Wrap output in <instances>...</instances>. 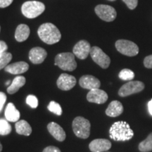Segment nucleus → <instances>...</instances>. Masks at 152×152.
<instances>
[{"mask_svg":"<svg viewBox=\"0 0 152 152\" xmlns=\"http://www.w3.org/2000/svg\"><path fill=\"white\" fill-rule=\"evenodd\" d=\"M110 137L118 142L130 140L134 136V132L130 125L125 121H118L111 125L109 130Z\"/></svg>","mask_w":152,"mask_h":152,"instance_id":"1","label":"nucleus"},{"mask_svg":"<svg viewBox=\"0 0 152 152\" xmlns=\"http://www.w3.org/2000/svg\"><path fill=\"white\" fill-rule=\"evenodd\" d=\"M37 34L41 40L47 45H54L58 42L61 38L59 30L51 23L41 25L37 30Z\"/></svg>","mask_w":152,"mask_h":152,"instance_id":"2","label":"nucleus"},{"mask_svg":"<svg viewBox=\"0 0 152 152\" xmlns=\"http://www.w3.org/2000/svg\"><path fill=\"white\" fill-rule=\"evenodd\" d=\"M73 53L65 52L57 54L55 57V65L66 71H73L77 68Z\"/></svg>","mask_w":152,"mask_h":152,"instance_id":"3","label":"nucleus"},{"mask_svg":"<svg viewBox=\"0 0 152 152\" xmlns=\"http://www.w3.org/2000/svg\"><path fill=\"white\" fill-rule=\"evenodd\" d=\"M72 128L74 134L77 137L87 139L90 137L91 124L88 120L85 118L78 116L73 120Z\"/></svg>","mask_w":152,"mask_h":152,"instance_id":"4","label":"nucleus"},{"mask_svg":"<svg viewBox=\"0 0 152 152\" xmlns=\"http://www.w3.org/2000/svg\"><path fill=\"white\" fill-rule=\"evenodd\" d=\"M45 10V6L38 1H28L22 5V14L28 18H35Z\"/></svg>","mask_w":152,"mask_h":152,"instance_id":"5","label":"nucleus"},{"mask_svg":"<svg viewBox=\"0 0 152 152\" xmlns=\"http://www.w3.org/2000/svg\"><path fill=\"white\" fill-rule=\"evenodd\" d=\"M115 48L123 55L134 56L139 53V47L135 43L127 39H119L115 42Z\"/></svg>","mask_w":152,"mask_h":152,"instance_id":"6","label":"nucleus"},{"mask_svg":"<svg viewBox=\"0 0 152 152\" xmlns=\"http://www.w3.org/2000/svg\"><path fill=\"white\" fill-rule=\"evenodd\" d=\"M90 56L92 60L101 68L106 69L111 64V59L107 54H105L102 49L98 47H93L91 48Z\"/></svg>","mask_w":152,"mask_h":152,"instance_id":"7","label":"nucleus"},{"mask_svg":"<svg viewBox=\"0 0 152 152\" xmlns=\"http://www.w3.org/2000/svg\"><path fill=\"white\" fill-rule=\"evenodd\" d=\"M144 87L145 85L141 81H130L120 88L118 95L122 97L130 96L131 94L142 92Z\"/></svg>","mask_w":152,"mask_h":152,"instance_id":"8","label":"nucleus"},{"mask_svg":"<svg viewBox=\"0 0 152 152\" xmlns=\"http://www.w3.org/2000/svg\"><path fill=\"white\" fill-rule=\"evenodd\" d=\"M95 13L102 19L106 22H111L115 19L117 13L113 7L109 5L99 4L95 7Z\"/></svg>","mask_w":152,"mask_h":152,"instance_id":"9","label":"nucleus"},{"mask_svg":"<svg viewBox=\"0 0 152 152\" xmlns=\"http://www.w3.org/2000/svg\"><path fill=\"white\" fill-rule=\"evenodd\" d=\"M56 84L60 90L68 91L75 87L76 79L73 75H68L67 73H63L58 77Z\"/></svg>","mask_w":152,"mask_h":152,"instance_id":"10","label":"nucleus"},{"mask_svg":"<svg viewBox=\"0 0 152 152\" xmlns=\"http://www.w3.org/2000/svg\"><path fill=\"white\" fill-rule=\"evenodd\" d=\"M91 48L92 47H90V44L88 42L80 40L74 46L73 52L74 55L80 59H85L90 53Z\"/></svg>","mask_w":152,"mask_h":152,"instance_id":"11","label":"nucleus"},{"mask_svg":"<svg viewBox=\"0 0 152 152\" xmlns=\"http://www.w3.org/2000/svg\"><path fill=\"white\" fill-rule=\"evenodd\" d=\"M87 99L91 103L98 104H104L108 100V94L104 90L99 89H94L90 90L87 95Z\"/></svg>","mask_w":152,"mask_h":152,"instance_id":"12","label":"nucleus"},{"mask_svg":"<svg viewBox=\"0 0 152 152\" xmlns=\"http://www.w3.org/2000/svg\"><path fill=\"white\" fill-rule=\"evenodd\" d=\"M79 84L83 88L90 90H94V89H99L101 86L99 80L95 77L94 76L90 75L82 76L80 78Z\"/></svg>","mask_w":152,"mask_h":152,"instance_id":"13","label":"nucleus"},{"mask_svg":"<svg viewBox=\"0 0 152 152\" xmlns=\"http://www.w3.org/2000/svg\"><path fill=\"white\" fill-rule=\"evenodd\" d=\"M89 148L92 152H104L111 148V142L106 139H96L89 144Z\"/></svg>","mask_w":152,"mask_h":152,"instance_id":"14","label":"nucleus"},{"mask_svg":"<svg viewBox=\"0 0 152 152\" xmlns=\"http://www.w3.org/2000/svg\"><path fill=\"white\" fill-rule=\"evenodd\" d=\"M47 56L46 50L39 47H34L30 49L29 52V58L30 61L34 64H42L47 58Z\"/></svg>","mask_w":152,"mask_h":152,"instance_id":"15","label":"nucleus"},{"mask_svg":"<svg viewBox=\"0 0 152 152\" xmlns=\"http://www.w3.org/2000/svg\"><path fill=\"white\" fill-rule=\"evenodd\" d=\"M47 129H48L49 132L56 139L57 141L63 142L66 140V134L65 131L56 123H49L47 125Z\"/></svg>","mask_w":152,"mask_h":152,"instance_id":"16","label":"nucleus"},{"mask_svg":"<svg viewBox=\"0 0 152 152\" xmlns=\"http://www.w3.org/2000/svg\"><path fill=\"white\" fill-rule=\"evenodd\" d=\"M29 68V65L26 62L18 61L9 64L4 68L5 71L7 73L14 75H18L26 73Z\"/></svg>","mask_w":152,"mask_h":152,"instance_id":"17","label":"nucleus"},{"mask_svg":"<svg viewBox=\"0 0 152 152\" xmlns=\"http://www.w3.org/2000/svg\"><path fill=\"white\" fill-rule=\"evenodd\" d=\"M123 112V106L118 101H113L108 106L106 110V114L110 117H117Z\"/></svg>","mask_w":152,"mask_h":152,"instance_id":"18","label":"nucleus"},{"mask_svg":"<svg viewBox=\"0 0 152 152\" xmlns=\"http://www.w3.org/2000/svg\"><path fill=\"white\" fill-rule=\"evenodd\" d=\"M5 117L7 121L10 122H17L20 118V112L16 109L13 103L7 104L5 109Z\"/></svg>","mask_w":152,"mask_h":152,"instance_id":"19","label":"nucleus"},{"mask_svg":"<svg viewBox=\"0 0 152 152\" xmlns=\"http://www.w3.org/2000/svg\"><path fill=\"white\" fill-rule=\"evenodd\" d=\"M30 30L27 25L20 24L16 28L15 38L19 42L26 41L30 35Z\"/></svg>","mask_w":152,"mask_h":152,"instance_id":"20","label":"nucleus"},{"mask_svg":"<svg viewBox=\"0 0 152 152\" xmlns=\"http://www.w3.org/2000/svg\"><path fill=\"white\" fill-rule=\"evenodd\" d=\"M26 80L23 76H17L7 88V92L10 94H15V93L18 92L20 87H22L26 84Z\"/></svg>","mask_w":152,"mask_h":152,"instance_id":"21","label":"nucleus"},{"mask_svg":"<svg viewBox=\"0 0 152 152\" xmlns=\"http://www.w3.org/2000/svg\"><path fill=\"white\" fill-rule=\"evenodd\" d=\"M16 132L19 134L25 136H29L32 133V128L29 123L24 120L17 121L15 125Z\"/></svg>","mask_w":152,"mask_h":152,"instance_id":"22","label":"nucleus"},{"mask_svg":"<svg viewBox=\"0 0 152 152\" xmlns=\"http://www.w3.org/2000/svg\"><path fill=\"white\" fill-rule=\"evenodd\" d=\"M139 150L142 152H149L152 151V132L150 133L146 140L139 144Z\"/></svg>","mask_w":152,"mask_h":152,"instance_id":"23","label":"nucleus"},{"mask_svg":"<svg viewBox=\"0 0 152 152\" xmlns=\"http://www.w3.org/2000/svg\"><path fill=\"white\" fill-rule=\"evenodd\" d=\"M134 73L128 68H125L120 72L118 74V77L120 79L125 81H130L134 77Z\"/></svg>","mask_w":152,"mask_h":152,"instance_id":"24","label":"nucleus"},{"mask_svg":"<svg viewBox=\"0 0 152 152\" xmlns=\"http://www.w3.org/2000/svg\"><path fill=\"white\" fill-rule=\"evenodd\" d=\"M11 132V126L4 119H0V134L7 135Z\"/></svg>","mask_w":152,"mask_h":152,"instance_id":"25","label":"nucleus"},{"mask_svg":"<svg viewBox=\"0 0 152 152\" xmlns=\"http://www.w3.org/2000/svg\"><path fill=\"white\" fill-rule=\"evenodd\" d=\"M11 59H12V54L11 53L4 52L0 55V70L7 67Z\"/></svg>","mask_w":152,"mask_h":152,"instance_id":"26","label":"nucleus"},{"mask_svg":"<svg viewBox=\"0 0 152 152\" xmlns=\"http://www.w3.org/2000/svg\"><path fill=\"white\" fill-rule=\"evenodd\" d=\"M48 109L52 113L56 114L57 115H61L62 114V109L60 104L56 103V102H51L48 106Z\"/></svg>","mask_w":152,"mask_h":152,"instance_id":"27","label":"nucleus"},{"mask_svg":"<svg viewBox=\"0 0 152 152\" xmlns=\"http://www.w3.org/2000/svg\"><path fill=\"white\" fill-rule=\"evenodd\" d=\"M26 104L31 108L35 109L38 106V99L34 95H28L26 98Z\"/></svg>","mask_w":152,"mask_h":152,"instance_id":"28","label":"nucleus"},{"mask_svg":"<svg viewBox=\"0 0 152 152\" xmlns=\"http://www.w3.org/2000/svg\"><path fill=\"white\" fill-rule=\"evenodd\" d=\"M123 1L131 10L135 9L138 4V0H123Z\"/></svg>","mask_w":152,"mask_h":152,"instance_id":"29","label":"nucleus"},{"mask_svg":"<svg viewBox=\"0 0 152 152\" xmlns=\"http://www.w3.org/2000/svg\"><path fill=\"white\" fill-rule=\"evenodd\" d=\"M144 65L147 68H152V55L145 57L144 60Z\"/></svg>","mask_w":152,"mask_h":152,"instance_id":"30","label":"nucleus"},{"mask_svg":"<svg viewBox=\"0 0 152 152\" xmlns=\"http://www.w3.org/2000/svg\"><path fill=\"white\" fill-rule=\"evenodd\" d=\"M7 101V96L4 92H0V111L2 110V108Z\"/></svg>","mask_w":152,"mask_h":152,"instance_id":"31","label":"nucleus"},{"mask_svg":"<svg viewBox=\"0 0 152 152\" xmlns=\"http://www.w3.org/2000/svg\"><path fill=\"white\" fill-rule=\"evenodd\" d=\"M42 152H61L58 147L54 146H49L43 150Z\"/></svg>","mask_w":152,"mask_h":152,"instance_id":"32","label":"nucleus"},{"mask_svg":"<svg viewBox=\"0 0 152 152\" xmlns=\"http://www.w3.org/2000/svg\"><path fill=\"white\" fill-rule=\"evenodd\" d=\"M8 49V46L7 43L4 41H0V55L4 54V52H7V50Z\"/></svg>","mask_w":152,"mask_h":152,"instance_id":"33","label":"nucleus"},{"mask_svg":"<svg viewBox=\"0 0 152 152\" xmlns=\"http://www.w3.org/2000/svg\"><path fill=\"white\" fill-rule=\"evenodd\" d=\"M14 0H0V8H6L11 4Z\"/></svg>","mask_w":152,"mask_h":152,"instance_id":"34","label":"nucleus"},{"mask_svg":"<svg viewBox=\"0 0 152 152\" xmlns=\"http://www.w3.org/2000/svg\"><path fill=\"white\" fill-rule=\"evenodd\" d=\"M148 110H149V113L152 115V99L148 103Z\"/></svg>","mask_w":152,"mask_h":152,"instance_id":"35","label":"nucleus"},{"mask_svg":"<svg viewBox=\"0 0 152 152\" xmlns=\"http://www.w3.org/2000/svg\"><path fill=\"white\" fill-rule=\"evenodd\" d=\"M6 85H11V81L10 80H8L6 83Z\"/></svg>","mask_w":152,"mask_h":152,"instance_id":"36","label":"nucleus"},{"mask_svg":"<svg viewBox=\"0 0 152 152\" xmlns=\"http://www.w3.org/2000/svg\"><path fill=\"white\" fill-rule=\"evenodd\" d=\"M2 151V145H1V142H0V152Z\"/></svg>","mask_w":152,"mask_h":152,"instance_id":"37","label":"nucleus"},{"mask_svg":"<svg viewBox=\"0 0 152 152\" xmlns=\"http://www.w3.org/2000/svg\"><path fill=\"white\" fill-rule=\"evenodd\" d=\"M109 1H115V0H109Z\"/></svg>","mask_w":152,"mask_h":152,"instance_id":"38","label":"nucleus"},{"mask_svg":"<svg viewBox=\"0 0 152 152\" xmlns=\"http://www.w3.org/2000/svg\"><path fill=\"white\" fill-rule=\"evenodd\" d=\"M0 30H1V28H0Z\"/></svg>","mask_w":152,"mask_h":152,"instance_id":"39","label":"nucleus"}]
</instances>
